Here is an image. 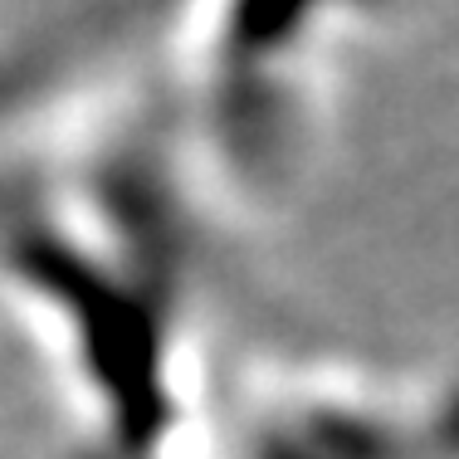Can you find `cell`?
<instances>
[{"label":"cell","instance_id":"7a4b0ae2","mask_svg":"<svg viewBox=\"0 0 459 459\" xmlns=\"http://www.w3.org/2000/svg\"><path fill=\"white\" fill-rule=\"evenodd\" d=\"M425 0H142L133 64L191 191L235 245L289 225Z\"/></svg>","mask_w":459,"mask_h":459},{"label":"cell","instance_id":"6da1fadb","mask_svg":"<svg viewBox=\"0 0 459 459\" xmlns=\"http://www.w3.org/2000/svg\"><path fill=\"white\" fill-rule=\"evenodd\" d=\"M230 249L108 10L0 152V323L89 459H205Z\"/></svg>","mask_w":459,"mask_h":459},{"label":"cell","instance_id":"3957f363","mask_svg":"<svg viewBox=\"0 0 459 459\" xmlns=\"http://www.w3.org/2000/svg\"><path fill=\"white\" fill-rule=\"evenodd\" d=\"M205 459H459V347L239 357Z\"/></svg>","mask_w":459,"mask_h":459}]
</instances>
